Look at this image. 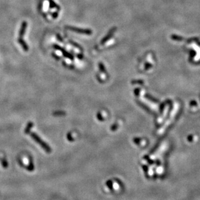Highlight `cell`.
I'll list each match as a JSON object with an SVG mask.
<instances>
[{"label":"cell","mask_w":200,"mask_h":200,"mask_svg":"<svg viewBox=\"0 0 200 200\" xmlns=\"http://www.w3.org/2000/svg\"><path fill=\"white\" fill-rule=\"evenodd\" d=\"M66 28L67 29V30L70 31L80 33V34H84V35H88L92 34V31L90 29H84L77 28V27H71V26H67Z\"/></svg>","instance_id":"1"},{"label":"cell","mask_w":200,"mask_h":200,"mask_svg":"<svg viewBox=\"0 0 200 200\" xmlns=\"http://www.w3.org/2000/svg\"><path fill=\"white\" fill-rule=\"evenodd\" d=\"M116 30H117V27H113L112 29H110V31L108 32V33L106 35V36H105L103 39L102 40L100 44H104L106 42H108V41L110 39L111 37H112L113 35V34L115 33V32L116 31Z\"/></svg>","instance_id":"2"},{"label":"cell","mask_w":200,"mask_h":200,"mask_svg":"<svg viewBox=\"0 0 200 200\" xmlns=\"http://www.w3.org/2000/svg\"><path fill=\"white\" fill-rule=\"evenodd\" d=\"M53 47H55V49H58V50L60 51L62 53V54L64 55V56H65V57H67V58H69V59L73 60V56H72V55H71V54H69V53H67V52L66 51L64 50L63 48L60 47V46H57V45H54Z\"/></svg>","instance_id":"3"},{"label":"cell","mask_w":200,"mask_h":200,"mask_svg":"<svg viewBox=\"0 0 200 200\" xmlns=\"http://www.w3.org/2000/svg\"><path fill=\"white\" fill-rule=\"evenodd\" d=\"M27 27V23L26 22H24L22 23V27H21L20 31V33H19V36L20 38H22V36H24L25 34V31H26V29Z\"/></svg>","instance_id":"4"},{"label":"cell","mask_w":200,"mask_h":200,"mask_svg":"<svg viewBox=\"0 0 200 200\" xmlns=\"http://www.w3.org/2000/svg\"><path fill=\"white\" fill-rule=\"evenodd\" d=\"M18 42L20 44V45L22 46V48L24 49V50L25 51H28V50H29L28 46H27V44H26V43H25V42L23 40H22V38H19Z\"/></svg>","instance_id":"5"},{"label":"cell","mask_w":200,"mask_h":200,"mask_svg":"<svg viewBox=\"0 0 200 200\" xmlns=\"http://www.w3.org/2000/svg\"><path fill=\"white\" fill-rule=\"evenodd\" d=\"M171 38H172V39L174 40H176V41H183V37H181V36H177V35H173L172 36H171Z\"/></svg>","instance_id":"6"},{"label":"cell","mask_w":200,"mask_h":200,"mask_svg":"<svg viewBox=\"0 0 200 200\" xmlns=\"http://www.w3.org/2000/svg\"><path fill=\"white\" fill-rule=\"evenodd\" d=\"M99 68H100V70L102 71L103 72H106V69H105L104 66L103 64H102V63L100 62L99 64Z\"/></svg>","instance_id":"7"},{"label":"cell","mask_w":200,"mask_h":200,"mask_svg":"<svg viewBox=\"0 0 200 200\" xmlns=\"http://www.w3.org/2000/svg\"><path fill=\"white\" fill-rule=\"evenodd\" d=\"M49 3H50V7L51 8H53V7H58V8H59V7H58L57 6V5L54 3L52 0H49Z\"/></svg>","instance_id":"8"},{"label":"cell","mask_w":200,"mask_h":200,"mask_svg":"<svg viewBox=\"0 0 200 200\" xmlns=\"http://www.w3.org/2000/svg\"><path fill=\"white\" fill-rule=\"evenodd\" d=\"M70 43H71V44H72L73 45H74V46H75V47H77V48L79 49H80V50H82V47H80V46H78V44H76L75 43L73 42H70Z\"/></svg>","instance_id":"9"},{"label":"cell","mask_w":200,"mask_h":200,"mask_svg":"<svg viewBox=\"0 0 200 200\" xmlns=\"http://www.w3.org/2000/svg\"><path fill=\"white\" fill-rule=\"evenodd\" d=\"M53 18H57V16H58V14H57V13H54L53 14Z\"/></svg>","instance_id":"10"}]
</instances>
